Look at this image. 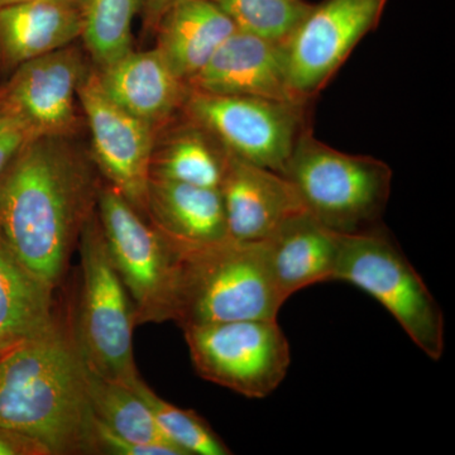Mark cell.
<instances>
[{
	"instance_id": "6da1fadb",
	"label": "cell",
	"mask_w": 455,
	"mask_h": 455,
	"mask_svg": "<svg viewBox=\"0 0 455 455\" xmlns=\"http://www.w3.org/2000/svg\"><path fill=\"white\" fill-rule=\"evenodd\" d=\"M99 188L94 163L74 137H36L0 175V235L53 290L97 211Z\"/></svg>"
},
{
	"instance_id": "7a4b0ae2",
	"label": "cell",
	"mask_w": 455,
	"mask_h": 455,
	"mask_svg": "<svg viewBox=\"0 0 455 455\" xmlns=\"http://www.w3.org/2000/svg\"><path fill=\"white\" fill-rule=\"evenodd\" d=\"M0 429L47 455L98 454L86 367L59 323L0 357Z\"/></svg>"
},
{
	"instance_id": "3957f363",
	"label": "cell",
	"mask_w": 455,
	"mask_h": 455,
	"mask_svg": "<svg viewBox=\"0 0 455 455\" xmlns=\"http://www.w3.org/2000/svg\"><path fill=\"white\" fill-rule=\"evenodd\" d=\"M266 242L228 238L180 250L173 322L181 328L235 320L277 319L284 304Z\"/></svg>"
},
{
	"instance_id": "277c9868",
	"label": "cell",
	"mask_w": 455,
	"mask_h": 455,
	"mask_svg": "<svg viewBox=\"0 0 455 455\" xmlns=\"http://www.w3.org/2000/svg\"><path fill=\"white\" fill-rule=\"evenodd\" d=\"M305 211L339 233L355 235L377 226L390 197V167L371 156L344 154L305 127L283 172Z\"/></svg>"
},
{
	"instance_id": "5b68a950",
	"label": "cell",
	"mask_w": 455,
	"mask_h": 455,
	"mask_svg": "<svg viewBox=\"0 0 455 455\" xmlns=\"http://www.w3.org/2000/svg\"><path fill=\"white\" fill-rule=\"evenodd\" d=\"M82 290L73 339L83 363L103 379L133 386V307L114 268L97 211L80 233Z\"/></svg>"
},
{
	"instance_id": "8992f818",
	"label": "cell",
	"mask_w": 455,
	"mask_h": 455,
	"mask_svg": "<svg viewBox=\"0 0 455 455\" xmlns=\"http://www.w3.org/2000/svg\"><path fill=\"white\" fill-rule=\"evenodd\" d=\"M334 280L355 284L372 296L427 357L433 361L443 357L444 314L387 232L376 226L341 235Z\"/></svg>"
},
{
	"instance_id": "52a82bcc",
	"label": "cell",
	"mask_w": 455,
	"mask_h": 455,
	"mask_svg": "<svg viewBox=\"0 0 455 455\" xmlns=\"http://www.w3.org/2000/svg\"><path fill=\"white\" fill-rule=\"evenodd\" d=\"M97 214L110 259L130 295L136 325L172 320L180 250L109 185Z\"/></svg>"
},
{
	"instance_id": "ba28073f",
	"label": "cell",
	"mask_w": 455,
	"mask_h": 455,
	"mask_svg": "<svg viewBox=\"0 0 455 455\" xmlns=\"http://www.w3.org/2000/svg\"><path fill=\"white\" fill-rule=\"evenodd\" d=\"M196 373L248 398L269 396L291 363L277 319L235 320L182 328Z\"/></svg>"
},
{
	"instance_id": "9c48e42d",
	"label": "cell",
	"mask_w": 455,
	"mask_h": 455,
	"mask_svg": "<svg viewBox=\"0 0 455 455\" xmlns=\"http://www.w3.org/2000/svg\"><path fill=\"white\" fill-rule=\"evenodd\" d=\"M304 106L188 89L182 114L245 163L283 173L304 131Z\"/></svg>"
},
{
	"instance_id": "30bf717a",
	"label": "cell",
	"mask_w": 455,
	"mask_h": 455,
	"mask_svg": "<svg viewBox=\"0 0 455 455\" xmlns=\"http://www.w3.org/2000/svg\"><path fill=\"white\" fill-rule=\"evenodd\" d=\"M388 0H322L284 44L290 85L302 101L324 88L372 32Z\"/></svg>"
},
{
	"instance_id": "8fae6325",
	"label": "cell",
	"mask_w": 455,
	"mask_h": 455,
	"mask_svg": "<svg viewBox=\"0 0 455 455\" xmlns=\"http://www.w3.org/2000/svg\"><path fill=\"white\" fill-rule=\"evenodd\" d=\"M77 98L92 136V163L108 185L145 217L156 131L107 97L97 68H89Z\"/></svg>"
},
{
	"instance_id": "7c38bea8",
	"label": "cell",
	"mask_w": 455,
	"mask_h": 455,
	"mask_svg": "<svg viewBox=\"0 0 455 455\" xmlns=\"http://www.w3.org/2000/svg\"><path fill=\"white\" fill-rule=\"evenodd\" d=\"M89 68L71 44L20 65L2 85L37 136L74 137L80 128L77 90Z\"/></svg>"
},
{
	"instance_id": "4fadbf2b",
	"label": "cell",
	"mask_w": 455,
	"mask_h": 455,
	"mask_svg": "<svg viewBox=\"0 0 455 455\" xmlns=\"http://www.w3.org/2000/svg\"><path fill=\"white\" fill-rule=\"evenodd\" d=\"M188 86L208 94L307 104L290 85L284 44L241 31L227 38Z\"/></svg>"
},
{
	"instance_id": "5bb4252c",
	"label": "cell",
	"mask_w": 455,
	"mask_h": 455,
	"mask_svg": "<svg viewBox=\"0 0 455 455\" xmlns=\"http://www.w3.org/2000/svg\"><path fill=\"white\" fill-rule=\"evenodd\" d=\"M228 236L263 242L286 221L305 212L300 197L283 173L228 154L220 187Z\"/></svg>"
},
{
	"instance_id": "9a60e30c",
	"label": "cell",
	"mask_w": 455,
	"mask_h": 455,
	"mask_svg": "<svg viewBox=\"0 0 455 455\" xmlns=\"http://www.w3.org/2000/svg\"><path fill=\"white\" fill-rule=\"evenodd\" d=\"M99 82L108 98L157 133L182 112L188 84L173 73L160 51L134 52L98 68Z\"/></svg>"
},
{
	"instance_id": "2e32d148",
	"label": "cell",
	"mask_w": 455,
	"mask_h": 455,
	"mask_svg": "<svg viewBox=\"0 0 455 455\" xmlns=\"http://www.w3.org/2000/svg\"><path fill=\"white\" fill-rule=\"evenodd\" d=\"M145 218L179 250L228 238L220 188L149 178Z\"/></svg>"
},
{
	"instance_id": "e0dca14e",
	"label": "cell",
	"mask_w": 455,
	"mask_h": 455,
	"mask_svg": "<svg viewBox=\"0 0 455 455\" xmlns=\"http://www.w3.org/2000/svg\"><path fill=\"white\" fill-rule=\"evenodd\" d=\"M340 238L305 212L265 241L272 276L284 300L305 287L334 280Z\"/></svg>"
},
{
	"instance_id": "ac0fdd59",
	"label": "cell",
	"mask_w": 455,
	"mask_h": 455,
	"mask_svg": "<svg viewBox=\"0 0 455 455\" xmlns=\"http://www.w3.org/2000/svg\"><path fill=\"white\" fill-rule=\"evenodd\" d=\"M83 12L56 0H28L0 9V74L74 44Z\"/></svg>"
},
{
	"instance_id": "d6986e66",
	"label": "cell",
	"mask_w": 455,
	"mask_h": 455,
	"mask_svg": "<svg viewBox=\"0 0 455 455\" xmlns=\"http://www.w3.org/2000/svg\"><path fill=\"white\" fill-rule=\"evenodd\" d=\"M235 31L232 20L212 0H180L156 27V49L188 84Z\"/></svg>"
},
{
	"instance_id": "ffe728a7",
	"label": "cell",
	"mask_w": 455,
	"mask_h": 455,
	"mask_svg": "<svg viewBox=\"0 0 455 455\" xmlns=\"http://www.w3.org/2000/svg\"><path fill=\"white\" fill-rule=\"evenodd\" d=\"M228 152L205 128L184 116L156 133L149 178L220 188Z\"/></svg>"
},
{
	"instance_id": "44dd1931",
	"label": "cell",
	"mask_w": 455,
	"mask_h": 455,
	"mask_svg": "<svg viewBox=\"0 0 455 455\" xmlns=\"http://www.w3.org/2000/svg\"><path fill=\"white\" fill-rule=\"evenodd\" d=\"M56 322L52 287L27 269L0 235V350L44 333Z\"/></svg>"
},
{
	"instance_id": "7402d4cb",
	"label": "cell",
	"mask_w": 455,
	"mask_h": 455,
	"mask_svg": "<svg viewBox=\"0 0 455 455\" xmlns=\"http://www.w3.org/2000/svg\"><path fill=\"white\" fill-rule=\"evenodd\" d=\"M86 381L92 414L108 430L130 442L180 449L164 436L148 405L133 387L99 377L88 368Z\"/></svg>"
},
{
	"instance_id": "603a6c76",
	"label": "cell",
	"mask_w": 455,
	"mask_h": 455,
	"mask_svg": "<svg viewBox=\"0 0 455 455\" xmlns=\"http://www.w3.org/2000/svg\"><path fill=\"white\" fill-rule=\"evenodd\" d=\"M143 0H89L83 12L82 37L98 68L132 50V23Z\"/></svg>"
},
{
	"instance_id": "cb8c5ba5",
	"label": "cell",
	"mask_w": 455,
	"mask_h": 455,
	"mask_svg": "<svg viewBox=\"0 0 455 455\" xmlns=\"http://www.w3.org/2000/svg\"><path fill=\"white\" fill-rule=\"evenodd\" d=\"M236 31L286 44L314 3L307 0H212Z\"/></svg>"
},
{
	"instance_id": "d4e9b609",
	"label": "cell",
	"mask_w": 455,
	"mask_h": 455,
	"mask_svg": "<svg viewBox=\"0 0 455 455\" xmlns=\"http://www.w3.org/2000/svg\"><path fill=\"white\" fill-rule=\"evenodd\" d=\"M132 387L145 400L164 436L185 454H232L217 433L193 410L180 409L167 403L152 391L142 379Z\"/></svg>"
},
{
	"instance_id": "484cf974",
	"label": "cell",
	"mask_w": 455,
	"mask_h": 455,
	"mask_svg": "<svg viewBox=\"0 0 455 455\" xmlns=\"http://www.w3.org/2000/svg\"><path fill=\"white\" fill-rule=\"evenodd\" d=\"M37 133L13 106L0 84V175Z\"/></svg>"
},
{
	"instance_id": "4316f807",
	"label": "cell",
	"mask_w": 455,
	"mask_h": 455,
	"mask_svg": "<svg viewBox=\"0 0 455 455\" xmlns=\"http://www.w3.org/2000/svg\"><path fill=\"white\" fill-rule=\"evenodd\" d=\"M98 454L114 455H185L184 451L170 445L145 444L130 442L116 435L97 420Z\"/></svg>"
},
{
	"instance_id": "83f0119b",
	"label": "cell",
	"mask_w": 455,
	"mask_h": 455,
	"mask_svg": "<svg viewBox=\"0 0 455 455\" xmlns=\"http://www.w3.org/2000/svg\"><path fill=\"white\" fill-rule=\"evenodd\" d=\"M0 455H47L37 443L20 434L0 429Z\"/></svg>"
},
{
	"instance_id": "f1b7e54d",
	"label": "cell",
	"mask_w": 455,
	"mask_h": 455,
	"mask_svg": "<svg viewBox=\"0 0 455 455\" xmlns=\"http://www.w3.org/2000/svg\"><path fill=\"white\" fill-rule=\"evenodd\" d=\"M180 0H143V25L147 31L155 32L156 27L161 18L166 13L167 9L172 7Z\"/></svg>"
},
{
	"instance_id": "f546056e",
	"label": "cell",
	"mask_w": 455,
	"mask_h": 455,
	"mask_svg": "<svg viewBox=\"0 0 455 455\" xmlns=\"http://www.w3.org/2000/svg\"><path fill=\"white\" fill-rule=\"evenodd\" d=\"M56 2L62 3V4L68 5V7L84 12V9L88 5L89 0H56Z\"/></svg>"
},
{
	"instance_id": "4dcf8cb0",
	"label": "cell",
	"mask_w": 455,
	"mask_h": 455,
	"mask_svg": "<svg viewBox=\"0 0 455 455\" xmlns=\"http://www.w3.org/2000/svg\"><path fill=\"white\" fill-rule=\"evenodd\" d=\"M28 2V0H0V9L11 7V5L20 4V3Z\"/></svg>"
},
{
	"instance_id": "1f68e13d",
	"label": "cell",
	"mask_w": 455,
	"mask_h": 455,
	"mask_svg": "<svg viewBox=\"0 0 455 455\" xmlns=\"http://www.w3.org/2000/svg\"><path fill=\"white\" fill-rule=\"evenodd\" d=\"M5 352H7V350H5ZM5 352H2V350H0V357H2V355H4Z\"/></svg>"
}]
</instances>
